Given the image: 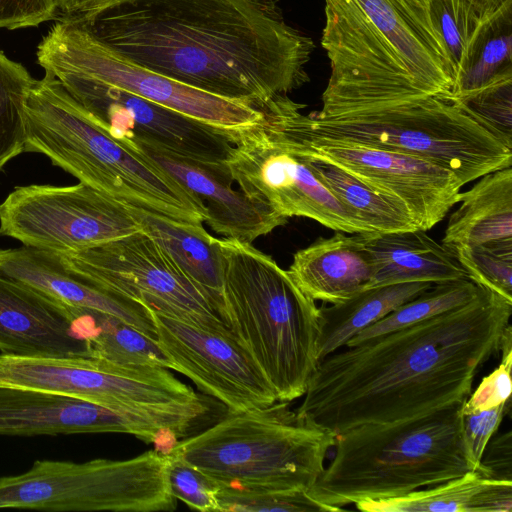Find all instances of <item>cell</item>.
<instances>
[{
    "label": "cell",
    "instance_id": "cell-23",
    "mask_svg": "<svg viewBox=\"0 0 512 512\" xmlns=\"http://www.w3.org/2000/svg\"><path fill=\"white\" fill-rule=\"evenodd\" d=\"M361 239L372 268L368 288L468 278L454 252L422 229L361 233Z\"/></svg>",
    "mask_w": 512,
    "mask_h": 512
},
{
    "label": "cell",
    "instance_id": "cell-9",
    "mask_svg": "<svg viewBox=\"0 0 512 512\" xmlns=\"http://www.w3.org/2000/svg\"><path fill=\"white\" fill-rule=\"evenodd\" d=\"M167 453L150 450L125 460H38L18 475L0 477V509L46 511H174Z\"/></svg>",
    "mask_w": 512,
    "mask_h": 512
},
{
    "label": "cell",
    "instance_id": "cell-26",
    "mask_svg": "<svg viewBox=\"0 0 512 512\" xmlns=\"http://www.w3.org/2000/svg\"><path fill=\"white\" fill-rule=\"evenodd\" d=\"M128 208L140 228L207 294L222 318L221 265L216 238L202 224L173 220L131 205Z\"/></svg>",
    "mask_w": 512,
    "mask_h": 512
},
{
    "label": "cell",
    "instance_id": "cell-37",
    "mask_svg": "<svg viewBox=\"0 0 512 512\" xmlns=\"http://www.w3.org/2000/svg\"><path fill=\"white\" fill-rule=\"evenodd\" d=\"M510 408L511 400L490 409L460 413L461 441L470 470L479 471L483 476L488 477L482 465L483 454Z\"/></svg>",
    "mask_w": 512,
    "mask_h": 512
},
{
    "label": "cell",
    "instance_id": "cell-17",
    "mask_svg": "<svg viewBox=\"0 0 512 512\" xmlns=\"http://www.w3.org/2000/svg\"><path fill=\"white\" fill-rule=\"evenodd\" d=\"M193 419L184 404L109 408L51 392L0 386V434L123 433L156 447L184 436Z\"/></svg>",
    "mask_w": 512,
    "mask_h": 512
},
{
    "label": "cell",
    "instance_id": "cell-27",
    "mask_svg": "<svg viewBox=\"0 0 512 512\" xmlns=\"http://www.w3.org/2000/svg\"><path fill=\"white\" fill-rule=\"evenodd\" d=\"M265 104L288 143L304 157L317 178L370 232L419 229L410 211L400 200L374 190L340 167L299 149L281 126L272 98Z\"/></svg>",
    "mask_w": 512,
    "mask_h": 512
},
{
    "label": "cell",
    "instance_id": "cell-8",
    "mask_svg": "<svg viewBox=\"0 0 512 512\" xmlns=\"http://www.w3.org/2000/svg\"><path fill=\"white\" fill-rule=\"evenodd\" d=\"M308 133L411 155L452 171L463 185L512 166L506 147L454 98L430 97L327 118L297 113Z\"/></svg>",
    "mask_w": 512,
    "mask_h": 512
},
{
    "label": "cell",
    "instance_id": "cell-5",
    "mask_svg": "<svg viewBox=\"0 0 512 512\" xmlns=\"http://www.w3.org/2000/svg\"><path fill=\"white\" fill-rule=\"evenodd\" d=\"M222 319L272 385L278 401L302 397L318 364L320 312L287 270L251 245L216 238Z\"/></svg>",
    "mask_w": 512,
    "mask_h": 512
},
{
    "label": "cell",
    "instance_id": "cell-18",
    "mask_svg": "<svg viewBox=\"0 0 512 512\" xmlns=\"http://www.w3.org/2000/svg\"><path fill=\"white\" fill-rule=\"evenodd\" d=\"M156 339L174 364L228 412L267 407L277 395L249 352L231 331L219 332L156 313Z\"/></svg>",
    "mask_w": 512,
    "mask_h": 512
},
{
    "label": "cell",
    "instance_id": "cell-28",
    "mask_svg": "<svg viewBox=\"0 0 512 512\" xmlns=\"http://www.w3.org/2000/svg\"><path fill=\"white\" fill-rule=\"evenodd\" d=\"M432 285L430 282H410L378 286L366 288L340 303L330 306L323 303L319 307L318 362L345 347L359 332Z\"/></svg>",
    "mask_w": 512,
    "mask_h": 512
},
{
    "label": "cell",
    "instance_id": "cell-19",
    "mask_svg": "<svg viewBox=\"0 0 512 512\" xmlns=\"http://www.w3.org/2000/svg\"><path fill=\"white\" fill-rule=\"evenodd\" d=\"M82 310L0 273V351L22 357L88 356Z\"/></svg>",
    "mask_w": 512,
    "mask_h": 512
},
{
    "label": "cell",
    "instance_id": "cell-2",
    "mask_svg": "<svg viewBox=\"0 0 512 512\" xmlns=\"http://www.w3.org/2000/svg\"><path fill=\"white\" fill-rule=\"evenodd\" d=\"M76 21L136 63L220 97L259 105L310 81L314 42L286 23L280 0H113Z\"/></svg>",
    "mask_w": 512,
    "mask_h": 512
},
{
    "label": "cell",
    "instance_id": "cell-12",
    "mask_svg": "<svg viewBox=\"0 0 512 512\" xmlns=\"http://www.w3.org/2000/svg\"><path fill=\"white\" fill-rule=\"evenodd\" d=\"M57 256L77 276L156 313L214 331H230L207 294L142 229Z\"/></svg>",
    "mask_w": 512,
    "mask_h": 512
},
{
    "label": "cell",
    "instance_id": "cell-41",
    "mask_svg": "<svg viewBox=\"0 0 512 512\" xmlns=\"http://www.w3.org/2000/svg\"><path fill=\"white\" fill-rule=\"evenodd\" d=\"M432 16L454 64L456 82L466 63V45L451 12L443 0L432 1Z\"/></svg>",
    "mask_w": 512,
    "mask_h": 512
},
{
    "label": "cell",
    "instance_id": "cell-39",
    "mask_svg": "<svg viewBox=\"0 0 512 512\" xmlns=\"http://www.w3.org/2000/svg\"><path fill=\"white\" fill-rule=\"evenodd\" d=\"M443 1L451 12L459 32L464 40L467 50V58L472 45L482 30L485 28V26L499 15L508 11H512V0Z\"/></svg>",
    "mask_w": 512,
    "mask_h": 512
},
{
    "label": "cell",
    "instance_id": "cell-15",
    "mask_svg": "<svg viewBox=\"0 0 512 512\" xmlns=\"http://www.w3.org/2000/svg\"><path fill=\"white\" fill-rule=\"evenodd\" d=\"M43 70L119 141L228 171L225 160L233 147L232 131L218 129L81 72L62 67Z\"/></svg>",
    "mask_w": 512,
    "mask_h": 512
},
{
    "label": "cell",
    "instance_id": "cell-29",
    "mask_svg": "<svg viewBox=\"0 0 512 512\" xmlns=\"http://www.w3.org/2000/svg\"><path fill=\"white\" fill-rule=\"evenodd\" d=\"M85 341L88 356L120 365L154 366L174 370L156 338L100 312L87 311Z\"/></svg>",
    "mask_w": 512,
    "mask_h": 512
},
{
    "label": "cell",
    "instance_id": "cell-35",
    "mask_svg": "<svg viewBox=\"0 0 512 512\" xmlns=\"http://www.w3.org/2000/svg\"><path fill=\"white\" fill-rule=\"evenodd\" d=\"M455 100L512 149V76Z\"/></svg>",
    "mask_w": 512,
    "mask_h": 512
},
{
    "label": "cell",
    "instance_id": "cell-34",
    "mask_svg": "<svg viewBox=\"0 0 512 512\" xmlns=\"http://www.w3.org/2000/svg\"><path fill=\"white\" fill-rule=\"evenodd\" d=\"M468 279L512 302V242L452 249Z\"/></svg>",
    "mask_w": 512,
    "mask_h": 512
},
{
    "label": "cell",
    "instance_id": "cell-1",
    "mask_svg": "<svg viewBox=\"0 0 512 512\" xmlns=\"http://www.w3.org/2000/svg\"><path fill=\"white\" fill-rule=\"evenodd\" d=\"M512 302L480 286L470 302L320 360L296 413L337 435L460 405L497 352Z\"/></svg>",
    "mask_w": 512,
    "mask_h": 512
},
{
    "label": "cell",
    "instance_id": "cell-14",
    "mask_svg": "<svg viewBox=\"0 0 512 512\" xmlns=\"http://www.w3.org/2000/svg\"><path fill=\"white\" fill-rule=\"evenodd\" d=\"M273 105L281 126L299 149L400 200L419 229L433 228L458 203L464 185L452 171L411 155L312 135L297 120L306 105L287 95L275 97Z\"/></svg>",
    "mask_w": 512,
    "mask_h": 512
},
{
    "label": "cell",
    "instance_id": "cell-36",
    "mask_svg": "<svg viewBox=\"0 0 512 512\" xmlns=\"http://www.w3.org/2000/svg\"><path fill=\"white\" fill-rule=\"evenodd\" d=\"M167 457V480L172 495L192 509L219 512V484L180 457L170 452Z\"/></svg>",
    "mask_w": 512,
    "mask_h": 512
},
{
    "label": "cell",
    "instance_id": "cell-21",
    "mask_svg": "<svg viewBox=\"0 0 512 512\" xmlns=\"http://www.w3.org/2000/svg\"><path fill=\"white\" fill-rule=\"evenodd\" d=\"M0 273L65 306L114 316L156 338V328L147 306L77 276L55 253L27 246L0 249Z\"/></svg>",
    "mask_w": 512,
    "mask_h": 512
},
{
    "label": "cell",
    "instance_id": "cell-38",
    "mask_svg": "<svg viewBox=\"0 0 512 512\" xmlns=\"http://www.w3.org/2000/svg\"><path fill=\"white\" fill-rule=\"evenodd\" d=\"M500 352L499 366L484 377L478 387L461 403L459 408L461 414L490 409L511 400L512 330L510 324L504 331Z\"/></svg>",
    "mask_w": 512,
    "mask_h": 512
},
{
    "label": "cell",
    "instance_id": "cell-11",
    "mask_svg": "<svg viewBox=\"0 0 512 512\" xmlns=\"http://www.w3.org/2000/svg\"><path fill=\"white\" fill-rule=\"evenodd\" d=\"M259 106L257 122L231 132L233 147L225 163L232 181L286 218L306 217L347 234L369 233L288 143L265 102Z\"/></svg>",
    "mask_w": 512,
    "mask_h": 512
},
{
    "label": "cell",
    "instance_id": "cell-33",
    "mask_svg": "<svg viewBox=\"0 0 512 512\" xmlns=\"http://www.w3.org/2000/svg\"><path fill=\"white\" fill-rule=\"evenodd\" d=\"M219 512H336L305 489H243L219 485Z\"/></svg>",
    "mask_w": 512,
    "mask_h": 512
},
{
    "label": "cell",
    "instance_id": "cell-20",
    "mask_svg": "<svg viewBox=\"0 0 512 512\" xmlns=\"http://www.w3.org/2000/svg\"><path fill=\"white\" fill-rule=\"evenodd\" d=\"M135 147L202 201L207 210L205 222L224 238L252 243L288 221V218L247 196L242 190L233 189L228 171L159 149Z\"/></svg>",
    "mask_w": 512,
    "mask_h": 512
},
{
    "label": "cell",
    "instance_id": "cell-25",
    "mask_svg": "<svg viewBox=\"0 0 512 512\" xmlns=\"http://www.w3.org/2000/svg\"><path fill=\"white\" fill-rule=\"evenodd\" d=\"M363 512H511L512 480L463 475L402 497L355 504Z\"/></svg>",
    "mask_w": 512,
    "mask_h": 512
},
{
    "label": "cell",
    "instance_id": "cell-43",
    "mask_svg": "<svg viewBox=\"0 0 512 512\" xmlns=\"http://www.w3.org/2000/svg\"><path fill=\"white\" fill-rule=\"evenodd\" d=\"M113 0H54L56 19L80 20L109 4Z\"/></svg>",
    "mask_w": 512,
    "mask_h": 512
},
{
    "label": "cell",
    "instance_id": "cell-6",
    "mask_svg": "<svg viewBox=\"0 0 512 512\" xmlns=\"http://www.w3.org/2000/svg\"><path fill=\"white\" fill-rule=\"evenodd\" d=\"M460 405L337 435L334 457L309 494L342 511L350 504L402 497L463 475L470 469L461 441Z\"/></svg>",
    "mask_w": 512,
    "mask_h": 512
},
{
    "label": "cell",
    "instance_id": "cell-10",
    "mask_svg": "<svg viewBox=\"0 0 512 512\" xmlns=\"http://www.w3.org/2000/svg\"><path fill=\"white\" fill-rule=\"evenodd\" d=\"M36 56L43 69L87 74L218 129L237 131L262 117L259 105L207 93L136 63L77 21L57 19Z\"/></svg>",
    "mask_w": 512,
    "mask_h": 512
},
{
    "label": "cell",
    "instance_id": "cell-40",
    "mask_svg": "<svg viewBox=\"0 0 512 512\" xmlns=\"http://www.w3.org/2000/svg\"><path fill=\"white\" fill-rule=\"evenodd\" d=\"M56 19L54 0H0V28L36 27Z\"/></svg>",
    "mask_w": 512,
    "mask_h": 512
},
{
    "label": "cell",
    "instance_id": "cell-13",
    "mask_svg": "<svg viewBox=\"0 0 512 512\" xmlns=\"http://www.w3.org/2000/svg\"><path fill=\"white\" fill-rule=\"evenodd\" d=\"M141 230L128 205L83 182L18 186L0 204V235L56 254L83 251Z\"/></svg>",
    "mask_w": 512,
    "mask_h": 512
},
{
    "label": "cell",
    "instance_id": "cell-31",
    "mask_svg": "<svg viewBox=\"0 0 512 512\" xmlns=\"http://www.w3.org/2000/svg\"><path fill=\"white\" fill-rule=\"evenodd\" d=\"M479 291L480 286L468 278L435 283L429 289L400 305L379 321L359 332L348 341L346 346L356 345L372 337L415 324L457 308L473 300Z\"/></svg>",
    "mask_w": 512,
    "mask_h": 512
},
{
    "label": "cell",
    "instance_id": "cell-30",
    "mask_svg": "<svg viewBox=\"0 0 512 512\" xmlns=\"http://www.w3.org/2000/svg\"><path fill=\"white\" fill-rule=\"evenodd\" d=\"M508 76H512V11L499 15L482 30L455 82L453 98L459 99Z\"/></svg>",
    "mask_w": 512,
    "mask_h": 512
},
{
    "label": "cell",
    "instance_id": "cell-24",
    "mask_svg": "<svg viewBox=\"0 0 512 512\" xmlns=\"http://www.w3.org/2000/svg\"><path fill=\"white\" fill-rule=\"evenodd\" d=\"M460 192L458 209L450 217L442 244L450 250L512 242V166L487 173Z\"/></svg>",
    "mask_w": 512,
    "mask_h": 512
},
{
    "label": "cell",
    "instance_id": "cell-3",
    "mask_svg": "<svg viewBox=\"0 0 512 512\" xmlns=\"http://www.w3.org/2000/svg\"><path fill=\"white\" fill-rule=\"evenodd\" d=\"M321 44L331 74L322 94L327 118L453 98L456 72L432 16L433 0H324Z\"/></svg>",
    "mask_w": 512,
    "mask_h": 512
},
{
    "label": "cell",
    "instance_id": "cell-4",
    "mask_svg": "<svg viewBox=\"0 0 512 512\" xmlns=\"http://www.w3.org/2000/svg\"><path fill=\"white\" fill-rule=\"evenodd\" d=\"M25 152L55 165L120 202L173 220L203 224L202 201L133 145L112 137L49 73L24 106Z\"/></svg>",
    "mask_w": 512,
    "mask_h": 512
},
{
    "label": "cell",
    "instance_id": "cell-32",
    "mask_svg": "<svg viewBox=\"0 0 512 512\" xmlns=\"http://www.w3.org/2000/svg\"><path fill=\"white\" fill-rule=\"evenodd\" d=\"M35 81L21 63L0 49V171L25 152L24 106Z\"/></svg>",
    "mask_w": 512,
    "mask_h": 512
},
{
    "label": "cell",
    "instance_id": "cell-16",
    "mask_svg": "<svg viewBox=\"0 0 512 512\" xmlns=\"http://www.w3.org/2000/svg\"><path fill=\"white\" fill-rule=\"evenodd\" d=\"M0 386L56 393L109 408L183 404L203 398L166 368L120 365L92 356L0 354Z\"/></svg>",
    "mask_w": 512,
    "mask_h": 512
},
{
    "label": "cell",
    "instance_id": "cell-42",
    "mask_svg": "<svg viewBox=\"0 0 512 512\" xmlns=\"http://www.w3.org/2000/svg\"><path fill=\"white\" fill-rule=\"evenodd\" d=\"M487 457L483 456L482 465L488 477L511 479V433L495 439L492 447H486Z\"/></svg>",
    "mask_w": 512,
    "mask_h": 512
},
{
    "label": "cell",
    "instance_id": "cell-7",
    "mask_svg": "<svg viewBox=\"0 0 512 512\" xmlns=\"http://www.w3.org/2000/svg\"><path fill=\"white\" fill-rule=\"evenodd\" d=\"M289 403L228 412L204 431L178 440L169 452L222 486L309 490L337 434L299 416Z\"/></svg>",
    "mask_w": 512,
    "mask_h": 512
},
{
    "label": "cell",
    "instance_id": "cell-22",
    "mask_svg": "<svg viewBox=\"0 0 512 512\" xmlns=\"http://www.w3.org/2000/svg\"><path fill=\"white\" fill-rule=\"evenodd\" d=\"M336 231L298 250L287 270L294 283L314 301L336 304L368 288L372 268L361 233Z\"/></svg>",
    "mask_w": 512,
    "mask_h": 512
}]
</instances>
